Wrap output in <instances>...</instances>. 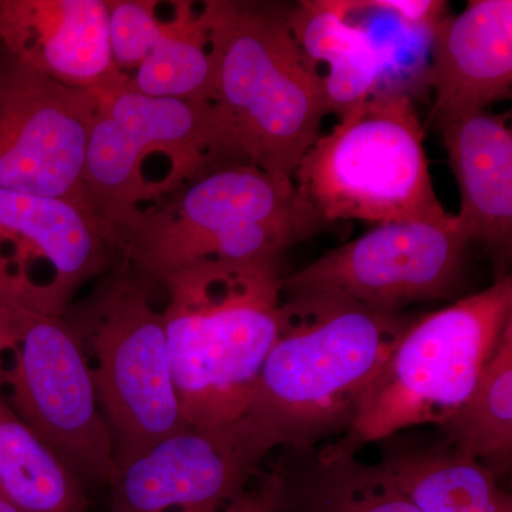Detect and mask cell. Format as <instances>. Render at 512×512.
Returning <instances> with one entry per match:
<instances>
[{
  "label": "cell",
  "mask_w": 512,
  "mask_h": 512,
  "mask_svg": "<svg viewBox=\"0 0 512 512\" xmlns=\"http://www.w3.org/2000/svg\"><path fill=\"white\" fill-rule=\"evenodd\" d=\"M0 512H25L20 510L18 505L13 504L12 501L0 491Z\"/></svg>",
  "instance_id": "d4e9b609"
},
{
  "label": "cell",
  "mask_w": 512,
  "mask_h": 512,
  "mask_svg": "<svg viewBox=\"0 0 512 512\" xmlns=\"http://www.w3.org/2000/svg\"><path fill=\"white\" fill-rule=\"evenodd\" d=\"M10 343L9 309L0 302V357L5 353Z\"/></svg>",
  "instance_id": "cb8c5ba5"
},
{
  "label": "cell",
  "mask_w": 512,
  "mask_h": 512,
  "mask_svg": "<svg viewBox=\"0 0 512 512\" xmlns=\"http://www.w3.org/2000/svg\"><path fill=\"white\" fill-rule=\"evenodd\" d=\"M286 18L313 67L328 64L322 76L328 113L342 119L380 92L382 53L365 26L350 18L346 0H305Z\"/></svg>",
  "instance_id": "d6986e66"
},
{
  "label": "cell",
  "mask_w": 512,
  "mask_h": 512,
  "mask_svg": "<svg viewBox=\"0 0 512 512\" xmlns=\"http://www.w3.org/2000/svg\"><path fill=\"white\" fill-rule=\"evenodd\" d=\"M348 437L291 451L276 468L281 495L276 512H420L380 463L359 457Z\"/></svg>",
  "instance_id": "ac0fdd59"
},
{
  "label": "cell",
  "mask_w": 512,
  "mask_h": 512,
  "mask_svg": "<svg viewBox=\"0 0 512 512\" xmlns=\"http://www.w3.org/2000/svg\"><path fill=\"white\" fill-rule=\"evenodd\" d=\"M293 183L326 222L443 220L409 94L380 90L319 136Z\"/></svg>",
  "instance_id": "52a82bcc"
},
{
  "label": "cell",
  "mask_w": 512,
  "mask_h": 512,
  "mask_svg": "<svg viewBox=\"0 0 512 512\" xmlns=\"http://www.w3.org/2000/svg\"><path fill=\"white\" fill-rule=\"evenodd\" d=\"M510 322V275L414 318L367 390L346 437L363 447L409 427L443 426L473 392Z\"/></svg>",
  "instance_id": "ba28073f"
},
{
  "label": "cell",
  "mask_w": 512,
  "mask_h": 512,
  "mask_svg": "<svg viewBox=\"0 0 512 512\" xmlns=\"http://www.w3.org/2000/svg\"><path fill=\"white\" fill-rule=\"evenodd\" d=\"M281 258L205 261L158 284L185 423L227 429L247 409L278 333Z\"/></svg>",
  "instance_id": "7a4b0ae2"
},
{
  "label": "cell",
  "mask_w": 512,
  "mask_h": 512,
  "mask_svg": "<svg viewBox=\"0 0 512 512\" xmlns=\"http://www.w3.org/2000/svg\"><path fill=\"white\" fill-rule=\"evenodd\" d=\"M157 284L120 259L63 316L92 372L117 464L187 429L175 392Z\"/></svg>",
  "instance_id": "8992f818"
},
{
  "label": "cell",
  "mask_w": 512,
  "mask_h": 512,
  "mask_svg": "<svg viewBox=\"0 0 512 512\" xmlns=\"http://www.w3.org/2000/svg\"><path fill=\"white\" fill-rule=\"evenodd\" d=\"M414 316L323 292H284L278 333L232 430L256 463L352 430L367 390Z\"/></svg>",
  "instance_id": "6da1fadb"
},
{
  "label": "cell",
  "mask_w": 512,
  "mask_h": 512,
  "mask_svg": "<svg viewBox=\"0 0 512 512\" xmlns=\"http://www.w3.org/2000/svg\"><path fill=\"white\" fill-rule=\"evenodd\" d=\"M281 495V476L272 471L255 487L235 498L220 512H276Z\"/></svg>",
  "instance_id": "603a6c76"
},
{
  "label": "cell",
  "mask_w": 512,
  "mask_h": 512,
  "mask_svg": "<svg viewBox=\"0 0 512 512\" xmlns=\"http://www.w3.org/2000/svg\"><path fill=\"white\" fill-rule=\"evenodd\" d=\"M471 239L456 215L377 225L284 276V292H323L367 308L403 312L453 295Z\"/></svg>",
  "instance_id": "8fae6325"
},
{
  "label": "cell",
  "mask_w": 512,
  "mask_h": 512,
  "mask_svg": "<svg viewBox=\"0 0 512 512\" xmlns=\"http://www.w3.org/2000/svg\"><path fill=\"white\" fill-rule=\"evenodd\" d=\"M326 225L293 180L252 164H224L144 215L123 237V258L158 285L200 262L281 258Z\"/></svg>",
  "instance_id": "5b68a950"
},
{
  "label": "cell",
  "mask_w": 512,
  "mask_h": 512,
  "mask_svg": "<svg viewBox=\"0 0 512 512\" xmlns=\"http://www.w3.org/2000/svg\"><path fill=\"white\" fill-rule=\"evenodd\" d=\"M0 491L25 512H89L82 481L2 396Z\"/></svg>",
  "instance_id": "44dd1931"
},
{
  "label": "cell",
  "mask_w": 512,
  "mask_h": 512,
  "mask_svg": "<svg viewBox=\"0 0 512 512\" xmlns=\"http://www.w3.org/2000/svg\"><path fill=\"white\" fill-rule=\"evenodd\" d=\"M201 8L212 103L248 164L293 180L328 111L322 77L292 35L288 10L241 0H207Z\"/></svg>",
  "instance_id": "3957f363"
},
{
  "label": "cell",
  "mask_w": 512,
  "mask_h": 512,
  "mask_svg": "<svg viewBox=\"0 0 512 512\" xmlns=\"http://www.w3.org/2000/svg\"><path fill=\"white\" fill-rule=\"evenodd\" d=\"M457 453L507 474L512 461V322L508 323L473 392L440 426Z\"/></svg>",
  "instance_id": "7402d4cb"
},
{
  "label": "cell",
  "mask_w": 512,
  "mask_h": 512,
  "mask_svg": "<svg viewBox=\"0 0 512 512\" xmlns=\"http://www.w3.org/2000/svg\"><path fill=\"white\" fill-rule=\"evenodd\" d=\"M6 308L10 343L0 357V387L8 393L3 399L84 487H109L119 464L76 333L64 318Z\"/></svg>",
  "instance_id": "9c48e42d"
},
{
  "label": "cell",
  "mask_w": 512,
  "mask_h": 512,
  "mask_svg": "<svg viewBox=\"0 0 512 512\" xmlns=\"http://www.w3.org/2000/svg\"><path fill=\"white\" fill-rule=\"evenodd\" d=\"M117 86L151 97L211 100L214 63L194 2L107 0Z\"/></svg>",
  "instance_id": "5bb4252c"
},
{
  "label": "cell",
  "mask_w": 512,
  "mask_h": 512,
  "mask_svg": "<svg viewBox=\"0 0 512 512\" xmlns=\"http://www.w3.org/2000/svg\"><path fill=\"white\" fill-rule=\"evenodd\" d=\"M258 466L232 427H187L119 467L107 487L110 512H220Z\"/></svg>",
  "instance_id": "4fadbf2b"
},
{
  "label": "cell",
  "mask_w": 512,
  "mask_h": 512,
  "mask_svg": "<svg viewBox=\"0 0 512 512\" xmlns=\"http://www.w3.org/2000/svg\"><path fill=\"white\" fill-rule=\"evenodd\" d=\"M96 111L93 90L49 79L0 50V190L90 205L84 168Z\"/></svg>",
  "instance_id": "7c38bea8"
},
{
  "label": "cell",
  "mask_w": 512,
  "mask_h": 512,
  "mask_svg": "<svg viewBox=\"0 0 512 512\" xmlns=\"http://www.w3.org/2000/svg\"><path fill=\"white\" fill-rule=\"evenodd\" d=\"M0 50L67 86L116 83L107 0H0Z\"/></svg>",
  "instance_id": "9a60e30c"
},
{
  "label": "cell",
  "mask_w": 512,
  "mask_h": 512,
  "mask_svg": "<svg viewBox=\"0 0 512 512\" xmlns=\"http://www.w3.org/2000/svg\"><path fill=\"white\" fill-rule=\"evenodd\" d=\"M93 92L84 184L93 210L121 241L205 171L247 163L211 100L151 97L117 84Z\"/></svg>",
  "instance_id": "277c9868"
},
{
  "label": "cell",
  "mask_w": 512,
  "mask_h": 512,
  "mask_svg": "<svg viewBox=\"0 0 512 512\" xmlns=\"http://www.w3.org/2000/svg\"><path fill=\"white\" fill-rule=\"evenodd\" d=\"M379 463L420 512H512V497L493 471L443 439L429 446H392Z\"/></svg>",
  "instance_id": "ffe728a7"
},
{
  "label": "cell",
  "mask_w": 512,
  "mask_h": 512,
  "mask_svg": "<svg viewBox=\"0 0 512 512\" xmlns=\"http://www.w3.org/2000/svg\"><path fill=\"white\" fill-rule=\"evenodd\" d=\"M460 190L458 224L505 255L512 238V131L504 116L474 111L436 123Z\"/></svg>",
  "instance_id": "e0dca14e"
},
{
  "label": "cell",
  "mask_w": 512,
  "mask_h": 512,
  "mask_svg": "<svg viewBox=\"0 0 512 512\" xmlns=\"http://www.w3.org/2000/svg\"><path fill=\"white\" fill-rule=\"evenodd\" d=\"M427 79L434 123L487 109L512 94V2L473 0L431 32Z\"/></svg>",
  "instance_id": "2e32d148"
},
{
  "label": "cell",
  "mask_w": 512,
  "mask_h": 512,
  "mask_svg": "<svg viewBox=\"0 0 512 512\" xmlns=\"http://www.w3.org/2000/svg\"><path fill=\"white\" fill-rule=\"evenodd\" d=\"M123 259L119 232L90 205L0 190V302L63 318L87 282Z\"/></svg>",
  "instance_id": "30bf717a"
}]
</instances>
